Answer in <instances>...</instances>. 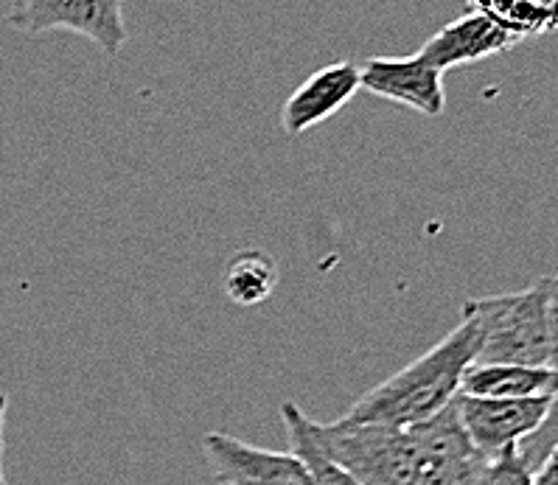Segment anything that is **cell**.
Here are the masks:
<instances>
[{
    "label": "cell",
    "instance_id": "cell-1",
    "mask_svg": "<svg viewBox=\"0 0 558 485\" xmlns=\"http://www.w3.org/2000/svg\"><path fill=\"white\" fill-rule=\"evenodd\" d=\"M480 354V331L474 320L463 317L427 354L388 376L354 401L342 415L354 424H379L393 429L427 424L440 415L460 393V379Z\"/></svg>",
    "mask_w": 558,
    "mask_h": 485
},
{
    "label": "cell",
    "instance_id": "cell-2",
    "mask_svg": "<svg viewBox=\"0 0 558 485\" xmlns=\"http://www.w3.org/2000/svg\"><path fill=\"white\" fill-rule=\"evenodd\" d=\"M306 433L326 458L360 485H415L424 452L415 429H393L379 424L306 419Z\"/></svg>",
    "mask_w": 558,
    "mask_h": 485
},
{
    "label": "cell",
    "instance_id": "cell-3",
    "mask_svg": "<svg viewBox=\"0 0 558 485\" xmlns=\"http://www.w3.org/2000/svg\"><path fill=\"white\" fill-rule=\"evenodd\" d=\"M463 317L480 331V354L474 365L547 367V278L508 295L474 298L463 306Z\"/></svg>",
    "mask_w": 558,
    "mask_h": 485
},
{
    "label": "cell",
    "instance_id": "cell-4",
    "mask_svg": "<svg viewBox=\"0 0 558 485\" xmlns=\"http://www.w3.org/2000/svg\"><path fill=\"white\" fill-rule=\"evenodd\" d=\"M9 26L17 32H73L116 57L130 40L121 0H26L9 12Z\"/></svg>",
    "mask_w": 558,
    "mask_h": 485
},
{
    "label": "cell",
    "instance_id": "cell-5",
    "mask_svg": "<svg viewBox=\"0 0 558 485\" xmlns=\"http://www.w3.org/2000/svg\"><path fill=\"white\" fill-rule=\"evenodd\" d=\"M454 413L466 433L469 444L480 458H494L506 449H517L531 438L545 421L550 399H474V396H454Z\"/></svg>",
    "mask_w": 558,
    "mask_h": 485
},
{
    "label": "cell",
    "instance_id": "cell-6",
    "mask_svg": "<svg viewBox=\"0 0 558 485\" xmlns=\"http://www.w3.org/2000/svg\"><path fill=\"white\" fill-rule=\"evenodd\" d=\"M203 452L217 485H315L306 465L292 452H272L233 435L208 433Z\"/></svg>",
    "mask_w": 558,
    "mask_h": 485
},
{
    "label": "cell",
    "instance_id": "cell-7",
    "mask_svg": "<svg viewBox=\"0 0 558 485\" xmlns=\"http://www.w3.org/2000/svg\"><path fill=\"white\" fill-rule=\"evenodd\" d=\"M360 87L379 99L396 101L421 116H440L447 107L444 73L435 71L418 51L410 57H374L360 65Z\"/></svg>",
    "mask_w": 558,
    "mask_h": 485
},
{
    "label": "cell",
    "instance_id": "cell-8",
    "mask_svg": "<svg viewBox=\"0 0 558 485\" xmlns=\"http://www.w3.org/2000/svg\"><path fill=\"white\" fill-rule=\"evenodd\" d=\"M513 46H519V40H513L511 34L497 26L486 12L472 7L463 17L447 23L438 34H433L418 53L435 71L444 73L452 71V68L488 60L494 53H502Z\"/></svg>",
    "mask_w": 558,
    "mask_h": 485
},
{
    "label": "cell",
    "instance_id": "cell-9",
    "mask_svg": "<svg viewBox=\"0 0 558 485\" xmlns=\"http://www.w3.org/2000/svg\"><path fill=\"white\" fill-rule=\"evenodd\" d=\"M360 90V65L354 62H335V65L320 68L283 101V130L287 135H303L312 126L337 116Z\"/></svg>",
    "mask_w": 558,
    "mask_h": 485
},
{
    "label": "cell",
    "instance_id": "cell-10",
    "mask_svg": "<svg viewBox=\"0 0 558 485\" xmlns=\"http://www.w3.org/2000/svg\"><path fill=\"white\" fill-rule=\"evenodd\" d=\"M413 429L421 444V452H424V465H421L415 485H466L480 454L469 444L458 413H454V404H449L433 421L413 426Z\"/></svg>",
    "mask_w": 558,
    "mask_h": 485
},
{
    "label": "cell",
    "instance_id": "cell-11",
    "mask_svg": "<svg viewBox=\"0 0 558 485\" xmlns=\"http://www.w3.org/2000/svg\"><path fill=\"white\" fill-rule=\"evenodd\" d=\"M558 390V374L550 367L472 365L460 379V396L474 399H550Z\"/></svg>",
    "mask_w": 558,
    "mask_h": 485
},
{
    "label": "cell",
    "instance_id": "cell-12",
    "mask_svg": "<svg viewBox=\"0 0 558 485\" xmlns=\"http://www.w3.org/2000/svg\"><path fill=\"white\" fill-rule=\"evenodd\" d=\"M225 295L236 306H258L278 287V264L262 250H244L225 269Z\"/></svg>",
    "mask_w": 558,
    "mask_h": 485
},
{
    "label": "cell",
    "instance_id": "cell-13",
    "mask_svg": "<svg viewBox=\"0 0 558 485\" xmlns=\"http://www.w3.org/2000/svg\"><path fill=\"white\" fill-rule=\"evenodd\" d=\"M497 26L506 28L513 40L542 37L558 32V0H508V3H474Z\"/></svg>",
    "mask_w": 558,
    "mask_h": 485
},
{
    "label": "cell",
    "instance_id": "cell-14",
    "mask_svg": "<svg viewBox=\"0 0 558 485\" xmlns=\"http://www.w3.org/2000/svg\"><path fill=\"white\" fill-rule=\"evenodd\" d=\"M306 419L310 415L303 413L301 407L287 401L281 407V421H283V429H287V438H290V452L306 465V472L312 474V483L315 485H360L356 480H351L349 474L342 472L340 465L331 463L326 454L320 452L315 446V440L310 438L306 433Z\"/></svg>",
    "mask_w": 558,
    "mask_h": 485
},
{
    "label": "cell",
    "instance_id": "cell-15",
    "mask_svg": "<svg viewBox=\"0 0 558 485\" xmlns=\"http://www.w3.org/2000/svg\"><path fill=\"white\" fill-rule=\"evenodd\" d=\"M533 472L519 449H506L494 458H480L469 474L466 485H531Z\"/></svg>",
    "mask_w": 558,
    "mask_h": 485
},
{
    "label": "cell",
    "instance_id": "cell-16",
    "mask_svg": "<svg viewBox=\"0 0 558 485\" xmlns=\"http://www.w3.org/2000/svg\"><path fill=\"white\" fill-rule=\"evenodd\" d=\"M517 449H519V454H522V460H525L531 472H536L538 463H542V460H545L547 454L553 452V449H558V390L550 396V404H547L545 421H542L536 433H533L531 438L522 440Z\"/></svg>",
    "mask_w": 558,
    "mask_h": 485
},
{
    "label": "cell",
    "instance_id": "cell-17",
    "mask_svg": "<svg viewBox=\"0 0 558 485\" xmlns=\"http://www.w3.org/2000/svg\"><path fill=\"white\" fill-rule=\"evenodd\" d=\"M547 331H550V362H547V367L558 374V276L547 278Z\"/></svg>",
    "mask_w": 558,
    "mask_h": 485
},
{
    "label": "cell",
    "instance_id": "cell-18",
    "mask_svg": "<svg viewBox=\"0 0 558 485\" xmlns=\"http://www.w3.org/2000/svg\"><path fill=\"white\" fill-rule=\"evenodd\" d=\"M531 485H558V449H553L533 472Z\"/></svg>",
    "mask_w": 558,
    "mask_h": 485
},
{
    "label": "cell",
    "instance_id": "cell-19",
    "mask_svg": "<svg viewBox=\"0 0 558 485\" xmlns=\"http://www.w3.org/2000/svg\"><path fill=\"white\" fill-rule=\"evenodd\" d=\"M3 424H7V396L0 393V485H7L3 480Z\"/></svg>",
    "mask_w": 558,
    "mask_h": 485
}]
</instances>
